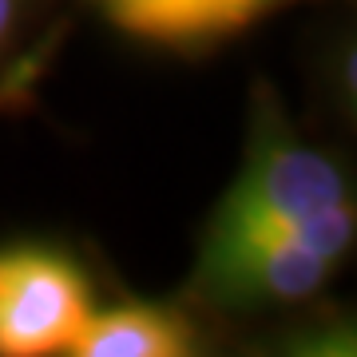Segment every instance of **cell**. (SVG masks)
Wrapping results in <instances>:
<instances>
[{"mask_svg":"<svg viewBox=\"0 0 357 357\" xmlns=\"http://www.w3.org/2000/svg\"><path fill=\"white\" fill-rule=\"evenodd\" d=\"M349 199H354V183L330 155L294 139L278 123H262L243 175L234 178L227 203L218 206L211 234L286 227Z\"/></svg>","mask_w":357,"mask_h":357,"instance_id":"6da1fadb","label":"cell"},{"mask_svg":"<svg viewBox=\"0 0 357 357\" xmlns=\"http://www.w3.org/2000/svg\"><path fill=\"white\" fill-rule=\"evenodd\" d=\"M91 318L88 274L60 246H0V357L68 354Z\"/></svg>","mask_w":357,"mask_h":357,"instance_id":"7a4b0ae2","label":"cell"},{"mask_svg":"<svg viewBox=\"0 0 357 357\" xmlns=\"http://www.w3.org/2000/svg\"><path fill=\"white\" fill-rule=\"evenodd\" d=\"M333 262L310 250L294 222L270 230L211 234L199 266V286L230 306H282L318 294Z\"/></svg>","mask_w":357,"mask_h":357,"instance_id":"3957f363","label":"cell"},{"mask_svg":"<svg viewBox=\"0 0 357 357\" xmlns=\"http://www.w3.org/2000/svg\"><path fill=\"white\" fill-rule=\"evenodd\" d=\"M195 349V326L178 310L155 302H123L115 310L91 314L72 357H183Z\"/></svg>","mask_w":357,"mask_h":357,"instance_id":"277c9868","label":"cell"},{"mask_svg":"<svg viewBox=\"0 0 357 357\" xmlns=\"http://www.w3.org/2000/svg\"><path fill=\"white\" fill-rule=\"evenodd\" d=\"M262 8L266 0H119L107 4V16L139 40L203 44L246 28Z\"/></svg>","mask_w":357,"mask_h":357,"instance_id":"5b68a950","label":"cell"},{"mask_svg":"<svg viewBox=\"0 0 357 357\" xmlns=\"http://www.w3.org/2000/svg\"><path fill=\"white\" fill-rule=\"evenodd\" d=\"M44 0H0V64L20 48L32 16L40 13Z\"/></svg>","mask_w":357,"mask_h":357,"instance_id":"8992f818","label":"cell"},{"mask_svg":"<svg viewBox=\"0 0 357 357\" xmlns=\"http://www.w3.org/2000/svg\"><path fill=\"white\" fill-rule=\"evenodd\" d=\"M342 79H345V91H349V100L357 107V44L345 52V64H342Z\"/></svg>","mask_w":357,"mask_h":357,"instance_id":"52a82bcc","label":"cell"},{"mask_svg":"<svg viewBox=\"0 0 357 357\" xmlns=\"http://www.w3.org/2000/svg\"><path fill=\"white\" fill-rule=\"evenodd\" d=\"M107 4H119V0H103V8H107Z\"/></svg>","mask_w":357,"mask_h":357,"instance_id":"ba28073f","label":"cell"}]
</instances>
